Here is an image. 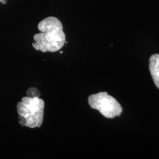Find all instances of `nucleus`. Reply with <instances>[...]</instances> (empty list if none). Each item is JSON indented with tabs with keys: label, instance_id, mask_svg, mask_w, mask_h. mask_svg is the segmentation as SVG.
Masks as SVG:
<instances>
[{
	"label": "nucleus",
	"instance_id": "7",
	"mask_svg": "<svg viewBox=\"0 0 159 159\" xmlns=\"http://www.w3.org/2000/svg\"><path fill=\"white\" fill-rule=\"evenodd\" d=\"M1 1H2V0H0V2H1Z\"/></svg>",
	"mask_w": 159,
	"mask_h": 159
},
{
	"label": "nucleus",
	"instance_id": "2",
	"mask_svg": "<svg viewBox=\"0 0 159 159\" xmlns=\"http://www.w3.org/2000/svg\"><path fill=\"white\" fill-rule=\"evenodd\" d=\"M45 103L40 97H24L17 104V113L25 120V126L40 127L43 122Z\"/></svg>",
	"mask_w": 159,
	"mask_h": 159
},
{
	"label": "nucleus",
	"instance_id": "4",
	"mask_svg": "<svg viewBox=\"0 0 159 159\" xmlns=\"http://www.w3.org/2000/svg\"><path fill=\"white\" fill-rule=\"evenodd\" d=\"M149 70L154 84L159 89V54H155L150 58Z\"/></svg>",
	"mask_w": 159,
	"mask_h": 159
},
{
	"label": "nucleus",
	"instance_id": "6",
	"mask_svg": "<svg viewBox=\"0 0 159 159\" xmlns=\"http://www.w3.org/2000/svg\"><path fill=\"white\" fill-rule=\"evenodd\" d=\"M63 53V51H60V54H62Z\"/></svg>",
	"mask_w": 159,
	"mask_h": 159
},
{
	"label": "nucleus",
	"instance_id": "5",
	"mask_svg": "<svg viewBox=\"0 0 159 159\" xmlns=\"http://www.w3.org/2000/svg\"><path fill=\"white\" fill-rule=\"evenodd\" d=\"M40 92L35 87H31L26 92L27 96L30 97H40Z\"/></svg>",
	"mask_w": 159,
	"mask_h": 159
},
{
	"label": "nucleus",
	"instance_id": "1",
	"mask_svg": "<svg viewBox=\"0 0 159 159\" xmlns=\"http://www.w3.org/2000/svg\"><path fill=\"white\" fill-rule=\"evenodd\" d=\"M40 33L34 35L33 46L35 50L43 52H56L66 43V35L61 21L56 17L43 19L38 25Z\"/></svg>",
	"mask_w": 159,
	"mask_h": 159
},
{
	"label": "nucleus",
	"instance_id": "3",
	"mask_svg": "<svg viewBox=\"0 0 159 159\" xmlns=\"http://www.w3.org/2000/svg\"><path fill=\"white\" fill-rule=\"evenodd\" d=\"M91 108L97 110L106 118L113 119L119 116L122 108L118 102L107 92H100L90 96L88 99Z\"/></svg>",
	"mask_w": 159,
	"mask_h": 159
}]
</instances>
